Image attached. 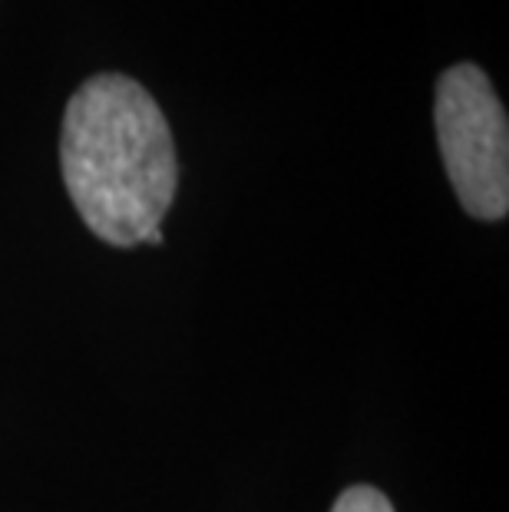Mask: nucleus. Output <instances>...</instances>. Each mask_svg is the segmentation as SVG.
Listing matches in <instances>:
<instances>
[{
  "instance_id": "1",
  "label": "nucleus",
  "mask_w": 509,
  "mask_h": 512,
  "mask_svg": "<svg viewBox=\"0 0 509 512\" xmlns=\"http://www.w3.org/2000/svg\"><path fill=\"white\" fill-rule=\"evenodd\" d=\"M60 172L73 209L113 248L162 245L179 185L172 129L143 83L96 73L70 96L60 129Z\"/></svg>"
},
{
  "instance_id": "3",
  "label": "nucleus",
  "mask_w": 509,
  "mask_h": 512,
  "mask_svg": "<svg viewBox=\"0 0 509 512\" xmlns=\"http://www.w3.org/2000/svg\"><path fill=\"white\" fill-rule=\"evenodd\" d=\"M331 512H394V506L381 489L357 483V486L344 489V493L338 496V503L331 506Z\"/></svg>"
},
{
  "instance_id": "2",
  "label": "nucleus",
  "mask_w": 509,
  "mask_h": 512,
  "mask_svg": "<svg viewBox=\"0 0 509 512\" xmlns=\"http://www.w3.org/2000/svg\"><path fill=\"white\" fill-rule=\"evenodd\" d=\"M437 146L463 212L500 222L509 212V119L476 63L443 70L433 100Z\"/></svg>"
}]
</instances>
